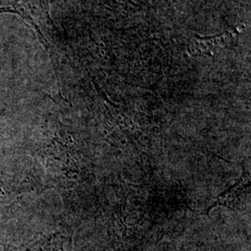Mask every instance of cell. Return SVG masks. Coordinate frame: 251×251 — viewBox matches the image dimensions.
<instances>
[{"instance_id":"2","label":"cell","mask_w":251,"mask_h":251,"mask_svg":"<svg viewBox=\"0 0 251 251\" xmlns=\"http://www.w3.org/2000/svg\"><path fill=\"white\" fill-rule=\"evenodd\" d=\"M238 30H230L220 35L194 39L189 47V52L194 55H208L220 53L222 50L233 48L238 39Z\"/></svg>"},{"instance_id":"1","label":"cell","mask_w":251,"mask_h":251,"mask_svg":"<svg viewBox=\"0 0 251 251\" xmlns=\"http://www.w3.org/2000/svg\"><path fill=\"white\" fill-rule=\"evenodd\" d=\"M1 12L17 14L25 23L33 27L48 53L51 57L50 43L45 33H50L53 27L52 20L49 13L48 0H19L18 2L11 5L0 6V13Z\"/></svg>"},{"instance_id":"3","label":"cell","mask_w":251,"mask_h":251,"mask_svg":"<svg viewBox=\"0 0 251 251\" xmlns=\"http://www.w3.org/2000/svg\"><path fill=\"white\" fill-rule=\"evenodd\" d=\"M65 237L60 232L42 235L18 246L9 247L5 251H64L63 243Z\"/></svg>"},{"instance_id":"4","label":"cell","mask_w":251,"mask_h":251,"mask_svg":"<svg viewBox=\"0 0 251 251\" xmlns=\"http://www.w3.org/2000/svg\"><path fill=\"white\" fill-rule=\"evenodd\" d=\"M250 187H251V175L249 172L245 171L241 179L236 184H234L231 188L224 192L219 198H217L215 203L212 206H209V208L207 209V212L211 207L217 205L233 207V204L236 203V201L241 198L243 194L248 193V189L250 190Z\"/></svg>"},{"instance_id":"5","label":"cell","mask_w":251,"mask_h":251,"mask_svg":"<svg viewBox=\"0 0 251 251\" xmlns=\"http://www.w3.org/2000/svg\"><path fill=\"white\" fill-rule=\"evenodd\" d=\"M3 197H4V193L2 191H0V206H1V200H2Z\"/></svg>"}]
</instances>
